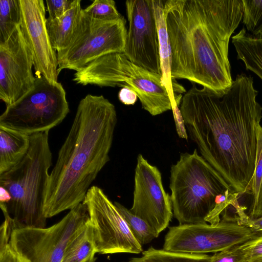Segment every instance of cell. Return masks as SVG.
<instances>
[{
	"label": "cell",
	"mask_w": 262,
	"mask_h": 262,
	"mask_svg": "<svg viewBox=\"0 0 262 262\" xmlns=\"http://www.w3.org/2000/svg\"><path fill=\"white\" fill-rule=\"evenodd\" d=\"M257 94L253 78L241 74L222 94L193 83L180 106L201 156L241 195L250 193L255 167L257 127L262 118Z\"/></svg>",
	"instance_id": "6da1fadb"
},
{
	"label": "cell",
	"mask_w": 262,
	"mask_h": 262,
	"mask_svg": "<svg viewBox=\"0 0 262 262\" xmlns=\"http://www.w3.org/2000/svg\"><path fill=\"white\" fill-rule=\"evenodd\" d=\"M164 11L172 80L225 92L233 82L229 43L243 18L242 0H167Z\"/></svg>",
	"instance_id": "7a4b0ae2"
},
{
	"label": "cell",
	"mask_w": 262,
	"mask_h": 262,
	"mask_svg": "<svg viewBox=\"0 0 262 262\" xmlns=\"http://www.w3.org/2000/svg\"><path fill=\"white\" fill-rule=\"evenodd\" d=\"M117 122L115 106L103 96L88 94L80 101L49 175L43 204L47 219L83 202L110 161Z\"/></svg>",
	"instance_id": "3957f363"
},
{
	"label": "cell",
	"mask_w": 262,
	"mask_h": 262,
	"mask_svg": "<svg viewBox=\"0 0 262 262\" xmlns=\"http://www.w3.org/2000/svg\"><path fill=\"white\" fill-rule=\"evenodd\" d=\"M51 165L49 131L40 132L30 135V146L24 158L0 174V186L11 197L8 204L0 203V207L10 216L13 230L46 227L43 204Z\"/></svg>",
	"instance_id": "277c9868"
},
{
	"label": "cell",
	"mask_w": 262,
	"mask_h": 262,
	"mask_svg": "<svg viewBox=\"0 0 262 262\" xmlns=\"http://www.w3.org/2000/svg\"><path fill=\"white\" fill-rule=\"evenodd\" d=\"M173 215L179 225L207 223L217 195L231 189L221 176L198 154L180 155L170 169Z\"/></svg>",
	"instance_id": "5b68a950"
},
{
	"label": "cell",
	"mask_w": 262,
	"mask_h": 262,
	"mask_svg": "<svg viewBox=\"0 0 262 262\" xmlns=\"http://www.w3.org/2000/svg\"><path fill=\"white\" fill-rule=\"evenodd\" d=\"M73 81L82 85L127 86L137 94L143 109L152 116L172 110V101L161 75L130 61L123 53L101 56L76 71Z\"/></svg>",
	"instance_id": "8992f818"
},
{
	"label": "cell",
	"mask_w": 262,
	"mask_h": 262,
	"mask_svg": "<svg viewBox=\"0 0 262 262\" xmlns=\"http://www.w3.org/2000/svg\"><path fill=\"white\" fill-rule=\"evenodd\" d=\"M70 112L66 92L61 83L35 76L32 88L17 101L6 106L0 126L31 135L49 131Z\"/></svg>",
	"instance_id": "52a82bcc"
},
{
	"label": "cell",
	"mask_w": 262,
	"mask_h": 262,
	"mask_svg": "<svg viewBox=\"0 0 262 262\" xmlns=\"http://www.w3.org/2000/svg\"><path fill=\"white\" fill-rule=\"evenodd\" d=\"M123 16L113 20L93 19L83 12L68 46L57 52L58 70L76 72L94 60L124 52L127 30Z\"/></svg>",
	"instance_id": "ba28073f"
},
{
	"label": "cell",
	"mask_w": 262,
	"mask_h": 262,
	"mask_svg": "<svg viewBox=\"0 0 262 262\" xmlns=\"http://www.w3.org/2000/svg\"><path fill=\"white\" fill-rule=\"evenodd\" d=\"M89 220L87 208L81 203L49 227L14 229L9 243L30 262H61L69 245Z\"/></svg>",
	"instance_id": "9c48e42d"
},
{
	"label": "cell",
	"mask_w": 262,
	"mask_h": 262,
	"mask_svg": "<svg viewBox=\"0 0 262 262\" xmlns=\"http://www.w3.org/2000/svg\"><path fill=\"white\" fill-rule=\"evenodd\" d=\"M256 235L236 220L224 217L214 226L204 223L170 227L163 249L193 254L214 253L240 245Z\"/></svg>",
	"instance_id": "30bf717a"
},
{
	"label": "cell",
	"mask_w": 262,
	"mask_h": 262,
	"mask_svg": "<svg viewBox=\"0 0 262 262\" xmlns=\"http://www.w3.org/2000/svg\"><path fill=\"white\" fill-rule=\"evenodd\" d=\"M93 227L96 253L140 254L142 245L132 233L119 210L97 186L88 190L82 202Z\"/></svg>",
	"instance_id": "8fae6325"
},
{
	"label": "cell",
	"mask_w": 262,
	"mask_h": 262,
	"mask_svg": "<svg viewBox=\"0 0 262 262\" xmlns=\"http://www.w3.org/2000/svg\"><path fill=\"white\" fill-rule=\"evenodd\" d=\"M134 182L133 203L129 210L145 221L158 237L173 215L171 196L164 189L158 168L140 154L137 157Z\"/></svg>",
	"instance_id": "7c38bea8"
},
{
	"label": "cell",
	"mask_w": 262,
	"mask_h": 262,
	"mask_svg": "<svg viewBox=\"0 0 262 262\" xmlns=\"http://www.w3.org/2000/svg\"><path fill=\"white\" fill-rule=\"evenodd\" d=\"M125 8L128 28L123 53L136 65L161 75L152 0L127 1Z\"/></svg>",
	"instance_id": "4fadbf2b"
},
{
	"label": "cell",
	"mask_w": 262,
	"mask_h": 262,
	"mask_svg": "<svg viewBox=\"0 0 262 262\" xmlns=\"http://www.w3.org/2000/svg\"><path fill=\"white\" fill-rule=\"evenodd\" d=\"M30 49L20 26L0 43V98L9 106L33 86L35 77Z\"/></svg>",
	"instance_id": "5bb4252c"
},
{
	"label": "cell",
	"mask_w": 262,
	"mask_h": 262,
	"mask_svg": "<svg viewBox=\"0 0 262 262\" xmlns=\"http://www.w3.org/2000/svg\"><path fill=\"white\" fill-rule=\"evenodd\" d=\"M20 27L32 53L35 76L58 81L57 53L49 38L43 0H19Z\"/></svg>",
	"instance_id": "9a60e30c"
},
{
	"label": "cell",
	"mask_w": 262,
	"mask_h": 262,
	"mask_svg": "<svg viewBox=\"0 0 262 262\" xmlns=\"http://www.w3.org/2000/svg\"><path fill=\"white\" fill-rule=\"evenodd\" d=\"M152 1L159 38L162 80L170 95L172 104L175 101L176 95L182 94L186 90L171 78V51L164 15L165 1Z\"/></svg>",
	"instance_id": "2e32d148"
},
{
	"label": "cell",
	"mask_w": 262,
	"mask_h": 262,
	"mask_svg": "<svg viewBox=\"0 0 262 262\" xmlns=\"http://www.w3.org/2000/svg\"><path fill=\"white\" fill-rule=\"evenodd\" d=\"M30 135L0 126V174L17 165L27 154Z\"/></svg>",
	"instance_id": "e0dca14e"
},
{
	"label": "cell",
	"mask_w": 262,
	"mask_h": 262,
	"mask_svg": "<svg viewBox=\"0 0 262 262\" xmlns=\"http://www.w3.org/2000/svg\"><path fill=\"white\" fill-rule=\"evenodd\" d=\"M81 0L61 17L47 20V27L53 49L57 52L63 50L69 45L81 16L82 9Z\"/></svg>",
	"instance_id": "ac0fdd59"
},
{
	"label": "cell",
	"mask_w": 262,
	"mask_h": 262,
	"mask_svg": "<svg viewBox=\"0 0 262 262\" xmlns=\"http://www.w3.org/2000/svg\"><path fill=\"white\" fill-rule=\"evenodd\" d=\"M232 42L237 59L262 80V36H253L243 28L232 37Z\"/></svg>",
	"instance_id": "d6986e66"
},
{
	"label": "cell",
	"mask_w": 262,
	"mask_h": 262,
	"mask_svg": "<svg viewBox=\"0 0 262 262\" xmlns=\"http://www.w3.org/2000/svg\"><path fill=\"white\" fill-rule=\"evenodd\" d=\"M96 253L93 228L89 220L69 245L61 262H88L95 258Z\"/></svg>",
	"instance_id": "ffe728a7"
},
{
	"label": "cell",
	"mask_w": 262,
	"mask_h": 262,
	"mask_svg": "<svg viewBox=\"0 0 262 262\" xmlns=\"http://www.w3.org/2000/svg\"><path fill=\"white\" fill-rule=\"evenodd\" d=\"M211 255L169 251L150 247L129 262H210Z\"/></svg>",
	"instance_id": "44dd1931"
},
{
	"label": "cell",
	"mask_w": 262,
	"mask_h": 262,
	"mask_svg": "<svg viewBox=\"0 0 262 262\" xmlns=\"http://www.w3.org/2000/svg\"><path fill=\"white\" fill-rule=\"evenodd\" d=\"M20 21L19 0H0V43L11 36Z\"/></svg>",
	"instance_id": "7402d4cb"
},
{
	"label": "cell",
	"mask_w": 262,
	"mask_h": 262,
	"mask_svg": "<svg viewBox=\"0 0 262 262\" xmlns=\"http://www.w3.org/2000/svg\"><path fill=\"white\" fill-rule=\"evenodd\" d=\"M114 204L125 220L134 236L142 245L158 237L153 229L145 221L134 214L120 203L115 202Z\"/></svg>",
	"instance_id": "603a6c76"
},
{
	"label": "cell",
	"mask_w": 262,
	"mask_h": 262,
	"mask_svg": "<svg viewBox=\"0 0 262 262\" xmlns=\"http://www.w3.org/2000/svg\"><path fill=\"white\" fill-rule=\"evenodd\" d=\"M243 21L248 31L255 36H262V0H242Z\"/></svg>",
	"instance_id": "cb8c5ba5"
},
{
	"label": "cell",
	"mask_w": 262,
	"mask_h": 262,
	"mask_svg": "<svg viewBox=\"0 0 262 262\" xmlns=\"http://www.w3.org/2000/svg\"><path fill=\"white\" fill-rule=\"evenodd\" d=\"M83 12L88 16L98 20H113L122 16L113 0H95L83 9Z\"/></svg>",
	"instance_id": "d4e9b609"
},
{
	"label": "cell",
	"mask_w": 262,
	"mask_h": 262,
	"mask_svg": "<svg viewBox=\"0 0 262 262\" xmlns=\"http://www.w3.org/2000/svg\"><path fill=\"white\" fill-rule=\"evenodd\" d=\"M241 195L227 189L223 193L217 195L215 199V204L205 219V221L211 225H216L221 221L220 215L231 205L235 206L239 204L238 198Z\"/></svg>",
	"instance_id": "484cf974"
},
{
	"label": "cell",
	"mask_w": 262,
	"mask_h": 262,
	"mask_svg": "<svg viewBox=\"0 0 262 262\" xmlns=\"http://www.w3.org/2000/svg\"><path fill=\"white\" fill-rule=\"evenodd\" d=\"M257 141L255 167L251 182L249 193L251 195V204L256 200L262 179V127L260 124L257 127Z\"/></svg>",
	"instance_id": "4316f807"
},
{
	"label": "cell",
	"mask_w": 262,
	"mask_h": 262,
	"mask_svg": "<svg viewBox=\"0 0 262 262\" xmlns=\"http://www.w3.org/2000/svg\"><path fill=\"white\" fill-rule=\"evenodd\" d=\"M244 262H262V234H256L251 239L239 245Z\"/></svg>",
	"instance_id": "83f0119b"
},
{
	"label": "cell",
	"mask_w": 262,
	"mask_h": 262,
	"mask_svg": "<svg viewBox=\"0 0 262 262\" xmlns=\"http://www.w3.org/2000/svg\"><path fill=\"white\" fill-rule=\"evenodd\" d=\"M77 0H47L46 1L49 16L47 20L61 17L69 10Z\"/></svg>",
	"instance_id": "f1b7e54d"
},
{
	"label": "cell",
	"mask_w": 262,
	"mask_h": 262,
	"mask_svg": "<svg viewBox=\"0 0 262 262\" xmlns=\"http://www.w3.org/2000/svg\"><path fill=\"white\" fill-rule=\"evenodd\" d=\"M210 262H244V256L239 245H237L211 256Z\"/></svg>",
	"instance_id": "f546056e"
},
{
	"label": "cell",
	"mask_w": 262,
	"mask_h": 262,
	"mask_svg": "<svg viewBox=\"0 0 262 262\" xmlns=\"http://www.w3.org/2000/svg\"><path fill=\"white\" fill-rule=\"evenodd\" d=\"M0 262H30L19 254L10 243L0 244Z\"/></svg>",
	"instance_id": "4dcf8cb0"
},
{
	"label": "cell",
	"mask_w": 262,
	"mask_h": 262,
	"mask_svg": "<svg viewBox=\"0 0 262 262\" xmlns=\"http://www.w3.org/2000/svg\"><path fill=\"white\" fill-rule=\"evenodd\" d=\"M181 102V101H176V102L172 105V111L176 130L179 137L187 140L188 135L187 133L185 122L180 108Z\"/></svg>",
	"instance_id": "1f68e13d"
},
{
	"label": "cell",
	"mask_w": 262,
	"mask_h": 262,
	"mask_svg": "<svg viewBox=\"0 0 262 262\" xmlns=\"http://www.w3.org/2000/svg\"><path fill=\"white\" fill-rule=\"evenodd\" d=\"M118 96L120 101L127 105H134L138 98L136 92L127 86L120 89Z\"/></svg>",
	"instance_id": "d6a6232c"
},
{
	"label": "cell",
	"mask_w": 262,
	"mask_h": 262,
	"mask_svg": "<svg viewBox=\"0 0 262 262\" xmlns=\"http://www.w3.org/2000/svg\"><path fill=\"white\" fill-rule=\"evenodd\" d=\"M248 215L251 219H256L262 216V179L256 200L250 205Z\"/></svg>",
	"instance_id": "836d02e7"
},
{
	"label": "cell",
	"mask_w": 262,
	"mask_h": 262,
	"mask_svg": "<svg viewBox=\"0 0 262 262\" xmlns=\"http://www.w3.org/2000/svg\"><path fill=\"white\" fill-rule=\"evenodd\" d=\"M243 225L249 228L256 234H262V216L251 219L249 216Z\"/></svg>",
	"instance_id": "e575fe53"
},
{
	"label": "cell",
	"mask_w": 262,
	"mask_h": 262,
	"mask_svg": "<svg viewBox=\"0 0 262 262\" xmlns=\"http://www.w3.org/2000/svg\"><path fill=\"white\" fill-rule=\"evenodd\" d=\"M11 197L8 191L2 186H0V203L8 204Z\"/></svg>",
	"instance_id": "d590c367"
},
{
	"label": "cell",
	"mask_w": 262,
	"mask_h": 262,
	"mask_svg": "<svg viewBox=\"0 0 262 262\" xmlns=\"http://www.w3.org/2000/svg\"><path fill=\"white\" fill-rule=\"evenodd\" d=\"M88 262H95V258L89 260V261Z\"/></svg>",
	"instance_id": "8d00e7d4"
}]
</instances>
